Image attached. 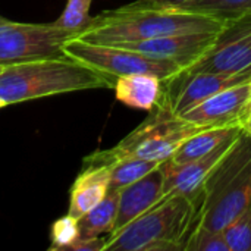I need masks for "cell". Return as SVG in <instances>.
<instances>
[{
  "mask_svg": "<svg viewBox=\"0 0 251 251\" xmlns=\"http://www.w3.org/2000/svg\"><path fill=\"white\" fill-rule=\"evenodd\" d=\"M225 22L165 4L156 0H138L93 16L78 38L96 44H119L187 32H219Z\"/></svg>",
  "mask_w": 251,
  "mask_h": 251,
  "instance_id": "1",
  "label": "cell"
},
{
  "mask_svg": "<svg viewBox=\"0 0 251 251\" xmlns=\"http://www.w3.org/2000/svg\"><path fill=\"white\" fill-rule=\"evenodd\" d=\"M79 237L78 221L66 215L57 219L51 226V246L50 251L68 250Z\"/></svg>",
  "mask_w": 251,
  "mask_h": 251,
  "instance_id": "23",
  "label": "cell"
},
{
  "mask_svg": "<svg viewBox=\"0 0 251 251\" xmlns=\"http://www.w3.org/2000/svg\"><path fill=\"white\" fill-rule=\"evenodd\" d=\"M249 81H251V68L235 74L200 72L187 75L179 72L176 76L163 82L162 97L157 106L166 107L176 116H182L212 96Z\"/></svg>",
  "mask_w": 251,
  "mask_h": 251,
  "instance_id": "8",
  "label": "cell"
},
{
  "mask_svg": "<svg viewBox=\"0 0 251 251\" xmlns=\"http://www.w3.org/2000/svg\"><path fill=\"white\" fill-rule=\"evenodd\" d=\"M107 243V238L101 237H93V238H84L76 240L68 250L72 251H104Z\"/></svg>",
  "mask_w": 251,
  "mask_h": 251,
  "instance_id": "24",
  "label": "cell"
},
{
  "mask_svg": "<svg viewBox=\"0 0 251 251\" xmlns=\"http://www.w3.org/2000/svg\"><path fill=\"white\" fill-rule=\"evenodd\" d=\"M163 163L154 171H151L149 175L143 176L141 179L135 181L134 184L119 191L118 216H116L115 228L109 235H113L121 229H124L128 224H131L132 221H135L137 218L153 209L163 199V188H165Z\"/></svg>",
  "mask_w": 251,
  "mask_h": 251,
  "instance_id": "13",
  "label": "cell"
},
{
  "mask_svg": "<svg viewBox=\"0 0 251 251\" xmlns=\"http://www.w3.org/2000/svg\"><path fill=\"white\" fill-rule=\"evenodd\" d=\"M163 81L154 75L135 74L119 76L115 84L116 99L138 110H154L160 103Z\"/></svg>",
  "mask_w": 251,
  "mask_h": 251,
  "instance_id": "15",
  "label": "cell"
},
{
  "mask_svg": "<svg viewBox=\"0 0 251 251\" xmlns=\"http://www.w3.org/2000/svg\"><path fill=\"white\" fill-rule=\"evenodd\" d=\"M156 1H160V3H165V4H171V6H178V7H181L182 4H185V3L190 1V0H156Z\"/></svg>",
  "mask_w": 251,
  "mask_h": 251,
  "instance_id": "25",
  "label": "cell"
},
{
  "mask_svg": "<svg viewBox=\"0 0 251 251\" xmlns=\"http://www.w3.org/2000/svg\"><path fill=\"white\" fill-rule=\"evenodd\" d=\"M207 129L157 106L141 125L131 131L116 146L97 150L84 159V166H112L124 159H146L165 162L193 135Z\"/></svg>",
  "mask_w": 251,
  "mask_h": 251,
  "instance_id": "4",
  "label": "cell"
},
{
  "mask_svg": "<svg viewBox=\"0 0 251 251\" xmlns=\"http://www.w3.org/2000/svg\"><path fill=\"white\" fill-rule=\"evenodd\" d=\"M116 81L71 57L38 59L4 66L0 101L7 104L91 88H115Z\"/></svg>",
  "mask_w": 251,
  "mask_h": 251,
  "instance_id": "2",
  "label": "cell"
},
{
  "mask_svg": "<svg viewBox=\"0 0 251 251\" xmlns=\"http://www.w3.org/2000/svg\"><path fill=\"white\" fill-rule=\"evenodd\" d=\"M166 162V160H165ZM163 162L146 159H124L110 166V191H121L122 188L134 184L151 171L159 168Z\"/></svg>",
  "mask_w": 251,
  "mask_h": 251,
  "instance_id": "19",
  "label": "cell"
},
{
  "mask_svg": "<svg viewBox=\"0 0 251 251\" xmlns=\"http://www.w3.org/2000/svg\"><path fill=\"white\" fill-rule=\"evenodd\" d=\"M181 118L206 128L235 125L250 126L251 81L212 96L185 112Z\"/></svg>",
  "mask_w": 251,
  "mask_h": 251,
  "instance_id": "9",
  "label": "cell"
},
{
  "mask_svg": "<svg viewBox=\"0 0 251 251\" xmlns=\"http://www.w3.org/2000/svg\"><path fill=\"white\" fill-rule=\"evenodd\" d=\"M78 37L51 24L13 22L0 16V66L66 57L65 41Z\"/></svg>",
  "mask_w": 251,
  "mask_h": 251,
  "instance_id": "6",
  "label": "cell"
},
{
  "mask_svg": "<svg viewBox=\"0 0 251 251\" xmlns=\"http://www.w3.org/2000/svg\"><path fill=\"white\" fill-rule=\"evenodd\" d=\"M241 134L229 138L228 141L221 144L218 149H215L212 153H209V154H206V156H203L200 159L191 160L188 163L174 165L168 159L163 163V168H165V188H163V199L162 200H165L168 197H174V196H187V197L194 199L199 203V196H200V191H201V187H203L204 181L207 179L210 172L215 169V166L229 151V149L234 146V143L237 141V138Z\"/></svg>",
  "mask_w": 251,
  "mask_h": 251,
  "instance_id": "12",
  "label": "cell"
},
{
  "mask_svg": "<svg viewBox=\"0 0 251 251\" xmlns=\"http://www.w3.org/2000/svg\"><path fill=\"white\" fill-rule=\"evenodd\" d=\"M246 128V125H235V126H218V128H207L204 131L197 132L196 135L190 137L169 159L174 165H182L188 163L191 160L200 159L209 153H212L215 149H218L221 144L228 141L229 138L241 134Z\"/></svg>",
  "mask_w": 251,
  "mask_h": 251,
  "instance_id": "16",
  "label": "cell"
},
{
  "mask_svg": "<svg viewBox=\"0 0 251 251\" xmlns=\"http://www.w3.org/2000/svg\"><path fill=\"white\" fill-rule=\"evenodd\" d=\"M199 222V203L187 196H174L109 235L104 251H184Z\"/></svg>",
  "mask_w": 251,
  "mask_h": 251,
  "instance_id": "3",
  "label": "cell"
},
{
  "mask_svg": "<svg viewBox=\"0 0 251 251\" xmlns=\"http://www.w3.org/2000/svg\"><path fill=\"white\" fill-rule=\"evenodd\" d=\"M222 232L231 251H251V204L229 222Z\"/></svg>",
  "mask_w": 251,
  "mask_h": 251,
  "instance_id": "21",
  "label": "cell"
},
{
  "mask_svg": "<svg viewBox=\"0 0 251 251\" xmlns=\"http://www.w3.org/2000/svg\"><path fill=\"white\" fill-rule=\"evenodd\" d=\"M109 185L110 166H84L71 188L68 215L81 219L106 197Z\"/></svg>",
  "mask_w": 251,
  "mask_h": 251,
  "instance_id": "14",
  "label": "cell"
},
{
  "mask_svg": "<svg viewBox=\"0 0 251 251\" xmlns=\"http://www.w3.org/2000/svg\"><path fill=\"white\" fill-rule=\"evenodd\" d=\"M93 0H68L62 15L53 22L56 26L79 35L91 22L90 6Z\"/></svg>",
  "mask_w": 251,
  "mask_h": 251,
  "instance_id": "20",
  "label": "cell"
},
{
  "mask_svg": "<svg viewBox=\"0 0 251 251\" xmlns=\"http://www.w3.org/2000/svg\"><path fill=\"white\" fill-rule=\"evenodd\" d=\"M1 69H3V68H1V66H0V72H1Z\"/></svg>",
  "mask_w": 251,
  "mask_h": 251,
  "instance_id": "28",
  "label": "cell"
},
{
  "mask_svg": "<svg viewBox=\"0 0 251 251\" xmlns=\"http://www.w3.org/2000/svg\"><path fill=\"white\" fill-rule=\"evenodd\" d=\"M219 32L174 34V35H163V37L150 38V40L126 41V43L113 44V46L134 50L151 59L168 60L185 69L194 62H197L210 49V46L215 43L216 35Z\"/></svg>",
  "mask_w": 251,
  "mask_h": 251,
  "instance_id": "10",
  "label": "cell"
},
{
  "mask_svg": "<svg viewBox=\"0 0 251 251\" xmlns=\"http://www.w3.org/2000/svg\"><path fill=\"white\" fill-rule=\"evenodd\" d=\"M251 68V15L225 24L210 49L184 74H235Z\"/></svg>",
  "mask_w": 251,
  "mask_h": 251,
  "instance_id": "7",
  "label": "cell"
},
{
  "mask_svg": "<svg viewBox=\"0 0 251 251\" xmlns=\"http://www.w3.org/2000/svg\"><path fill=\"white\" fill-rule=\"evenodd\" d=\"M1 107H4V103H3V101H0V109H1Z\"/></svg>",
  "mask_w": 251,
  "mask_h": 251,
  "instance_id": "26",
  "label": "cell"
},
{
  "mask_svg": "<svg viewBox=\"0 0 251 251\" xmlns=\"http://www.w3.org/2000/svg\"><path fill=\"white\" fill-rule=\"evenodd\" d=\"M184 251H231L222 231L209 229L201 225H196L190 234Z\"/></svg>",
  "mask_w": 251,
  "mask_h": 251,
  "instance_id": "22",
  "label": "cell"
},
{
  "mask_svg": "<svg viewBox=\"0 0 251 251\" xmlns=\"http://www.w3.org/2000/svg\"><path fill=\"white\" fill-rule=\"evenodd\" d=\"M249 128H250V129H251V118H250V126H249Z\"/></svg>",
  "mask_w": 251,
  "mask_h": 251,
  "instance_id": "27",
  "label": "cell"
},
{
  "mask_svg": "<svg viewBox=\"0 0 251 251\" xmlns=\"http://www.w3.org/2000/svg\"><path fill=\"white\" fill-rule=\"evenodd\" d=\"M119 206V191H107L106 197L87 212L81 219H78L79 237L78 240L101 237L104 234H112L118 216Z\"/></svg>",
  "mask_w": 251,
  "mask_h": 251,
  "instance_id": "17",
  "label": "cell"
},
{
  "mask_svg": "<svg viewBox=\"0 0 251 251\" xmlns=\"http://www.w3.org/2000/svg\"><path fill=\"white\" fill-rule=\"evenodd\" d=\"M181 7L209 15L225 24L251 15V0H190Z\"/></svg>",
  "mask_w": 251,
  "mask_h": 251,
  "instance_id": "18",
  "label": "cell"
},
{
  "mask_svg": "<svg viewBox=\"0 0 251 251\" xmlns=\"http://www.w3.org/2000/svg\"><path fill=\"white\" fill-rule=\"evenodd\" d=\"M251 204V162L218 194L199 207V225L222 231Z\"/></svg>",
  "mask_w": 251,
  "mask_h": 251,
  "instance_id": "11",
  "label": "cell"
},
{
  "mask_svg": "<svg viewBox=\"0 0 251 251\" xmlns=\"http://www.w3.org/2000/svg\"><path fill=\"white\" fill-rule=\"evenodd\" d=\"M63 51L68 57L107 75L113 81L125 75L147 74L154 75L165 82L184 71L179 65L168 60L151 59L113 44L88 43L78 37L65 41Z\"/></svg>",
  "mask_w": 251,
  "mask_h": 251,
  "instance_id": "5",
  "label": "cell"
}]
</instances>
